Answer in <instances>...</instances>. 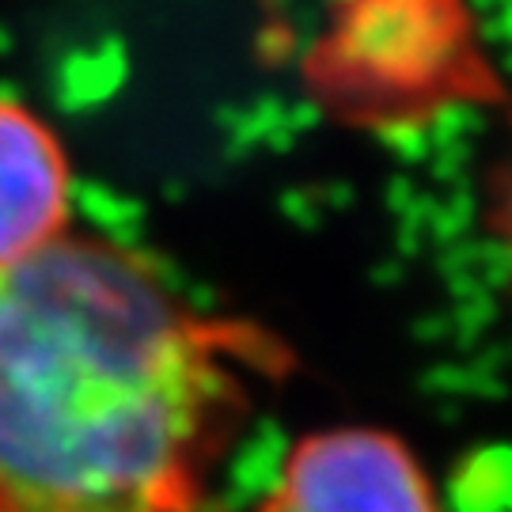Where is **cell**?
Returning <instances> with one entry per match:
<instances>
[{
  "label": "cell",
  "mask_w": 512,
  "mask_h": 512,
  "mask_svg": "<svg viewBox=\"0 0 512 512\" xmlns=\"http://www.w3.org/2000/svg\"><path fill=\"white\" fill-rule=\"evenodd\" d=\"M285 349L141 255L61 236L0 270V512H198Z\"/></svg>",
  "instance_id": "cell-1"
},
{
  "label": "cell",
  "mask_w": 512,
  "mask_h": 512,
  "mask_svg": "<svg viewBox=\"0 0 512 512\" xmlns=\"http://www.w3.org/2000/svg\"><path fill=\"white\" fill-rule=\"evenodd\" d=\"M258 512H440V505L403 440L380 429H327L289 452Z\"/></svg>",
  "instance_id": "cell-2"
},
{
  "label": "cell",
  "mask_w": 512,
  "mask_h": 512,
  "mask_svg": "<svg viewBox=\"0 0 512 512\" xmlns=\"http://www.w3.org/2000/svg\"><path fill=\"white\" fill-rule=\"evenodd\" d=\"M73 171L35 110L0 95V270L69 236Z\"/></svg>",
  "instance_id": "cell-3"
},
{
  "label": "cell",
  "mask_w": 512,
  "mask_h": 512,
  "mask_svg": "<svg viewBox=\"0 0 512 512\" xmlns=\"http://www.w3.org/2000/svg\"><path fill=\"white\" fill-rule=\"evenodd\" d=\"M490 224L494 236L501 239V247L512 258V145L501 156V164L494 171V190H490Z\"/></svg>",
  "instance_id": "cell-4"
}]
</instances>
